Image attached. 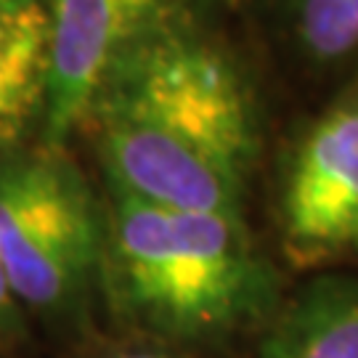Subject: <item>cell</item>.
Listing matches in <instances>:
<instances>
[{"label": "cell", "instance_id": "cell-6", "mask_svg": "<svg viewBox=\"0 0 358 358\" xmlns=\"http://www.w3.org/2000/svg\"><path fill=\"white\" fill-rule=\"evenodd\" d=\"M252 358H358V268L289 284Z\"/></svg>", "mask_w": 358, "mask_h": 358}, {"label": "cell", "instance_id": "cell-11", "mask_svg": "<svg viewBox=\"0 0 358 358\" xmlns=\"http://www.w3.org/2000/svg\"><path fill=\"white\" fill-rule=\"evenodd\" d=\"M0 3H22V0H0Z\"/></svg>", "mask_w": 358, "mask_h": 358}, {"label": "cell", "instance_id": "cell-8", "mask_svg": "<svg viewBox=\"0 0 358 358\" xmlns=\"http://www.w3.org/2000/svg\"><path fill=\"white\" fill-rule=\"evenodd\" d=\"M287 64L340 88L358 75V0H247Z\"/></svg>", "mask_w": 358, "mask_h": 358}, {"label": "cell", "instance_id": "cell-9", "mask_svg": "<svg viewBox=\"0 0 358 358\" xmlns=\"http://www.w3.org/2000/svg\"><path fill=\"white\" fill-rule=\"evenodd\" d=\"M51 358H196L189 353H180L173 348L154 345V343H143V340H133V337H122V334H112L106 329H96L88 337H83L80 343L69 348H62L51 353Z\"/></svg>", "mask_w": 358, "mask_h": 358}, {"label": "cell", "instance_id": "cell-1", "mask_svg": "<svg viewBox=\"0 0 358 358\" xmlns=\"http://www.w3.org/2000/svg\"><path fill=\"white\" fill-rule=\"evenodd\" d=\"M101 186L149 205L250 215L260 106L213 22L170 29L122 59L90 103Z\"/></svg>", "mask_w": 358, "mask_h": 358}, {"label": "cell", "instance_id": "cell-3", "mask_svg": "<svg viewBox=\"0 0 358 358\" xmlns=\"http://www.w3.org/2000/svg\"><path fill=\"white\" fill-rule=\"evenodd\" d=\"M101 189L69 146L29 143L0 159V266L51 353L101 327Z\"/></svg>", "mask_w": 358, "mask_h": 358}, {"label": "cell", "instance_id": "cell-2", "mask_svg": "<svg viewBox=\"0 0 358 358\" xmlns=\"http://www.w3.org/2000/svg\"><path fill=\"white\" fill-rule=\"evenodd\" d=\"M101 329L196 358H252L289 271L250 215L149 205L101 186Z\"/></svg>", "mask_w": 358, "mask_h": 358}, {"label": "cell", "instance_id": "cell-7", "mask_svg": "<svg viewBox=\"0 0 358 358\" xmlns=\"http://www.w3.org/2000/svg\"><path fill=\"white\" fill-rule=\"evenodd\" d=\"M51 83L45 0L0 3V159L40 138Z\"/></svg>", "mask_w": 358, "mask_h": 358}, {"label": "cell", "instance_id": "cell-5", "mask_svg": "<svg viewBox=\"0 0 358 358\" xmlns=\"http://www.w3.org/2000/svg\"><path fill=\"white\" fill-rule=\"evenodd\" d=\"M220 0H45L51 83L40 143L69 146L103 80L170 29L213 22Z\"/></svg>", "mask_w": 358, "mask_h": 358}, {"label": "cell", "instance_id": "cell-10", "mask_svg": "<svg viewBox=\"0 0 358 358\" xmlns=\"http://www.w3.org/2000/svg\"><path fill=\"white\" fill-rule=\"evenodd\" d=\"M38 334L0 266V358H35Z\"/></svg>", "mask_w": 358, "mask_h": 358}, {"label": "cell", "instance_id": "cell-4", "mask_svg": "<svg viewBox=\"0 0 358 358\" xmlns=\"http://www.w3.org/2000/svg\"><path fill=\"white\" fill-rule=\"evenodd\" d=\"M268 217L271 250L289 276L358 268V75L279 154Z\"/></svg>", "mask_w": 358, "mask_h": 358}]
</instances>
